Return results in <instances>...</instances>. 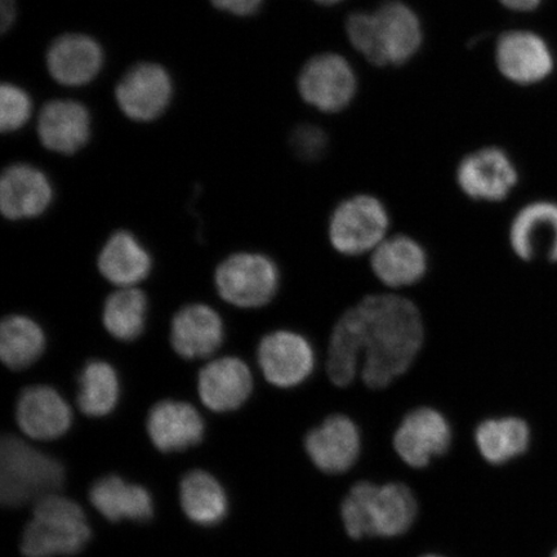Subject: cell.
Here are the masks:
<instances>
[{
  "label": "cell",
  "instance_id": "ffe728a7",
  "mask_svg": "<svg viewBox=\"0 0 557 557\" xmlns=\"http://www.w3.org/2000/svg\"><path fill=\"white\" fill-rule=\"evenodd\" d=\"M507 239L522 262H557V203L535 200L520 208L508 226Z\"/></svg>",
  "mask_w": 557,
  "mask_h": 557
},
{
  "label": "cell",
  "instance_id": "9a60e30c",
  "mask_svg": "<svg viewBox=\"0 0 557 557\" xmlns=\"http://www.w3.org/2000/svg\"><path fill=\"white\" fill-rule=\"evenodd\" d=\"M13 414L20 433L34 442L59 441L74 423L72 406L48 383H34L20 389Z\"/></svg>",
  "mask_w": 557,
  "mask_h": 557
},
{
  "label": "cell",
  "instance_id": "44dd1931",
  "mask_svg": "<svg viewBox=\"0 0 557 557\" xmlns=\"http://www.w3.org/2000/svg\"><path fill=\"white\" fill-rule=\"evenodd\" d=\"M53 198L50 178L37 166L12 164L0 178V212L5 220L38 219L50 209Z\"/></svg>",
  "mask_w": 557,
  "mask_h": 557
},
{
  "label": "cell",
  "instance_id": "30bf717a",
  "mask_svg": "<svg viewBox=\"0 0 557 557\" xmlns=\"http://www.w3.org/2000/svg\"><path fill=\"white\" fill-rule=\"evenodd\" d=\"M304 450L313 468L325 475H343L359 462L363 430L350 413L330 412L306 431Z\"/></svg>",
  "mask_w": 557,
  "mask_h": 557
},
{
  "label": "cell",
  "instance_id": "484cf974",
  "mask_svg": "<svg viewBox=\"0 0 557 557\" xmlns=\"http://www.w3.org/2000/svg\"><path fill=\"white\" fill-rule=\"evenodd\" d=\"M531 438L528 422L513 414L484 416L476 421L472 431L479 456L492 466H503L524 455Z\"/></svg>",
  "mask_w": 557,
  "mask_h": 557
},
{
  "label": "cell",
  "instance_id": "74e56055",
  "mask_svg": "<svg viewBox=\"0 0 557 557\" xmlns=\"http://www.w3.org/2000/svg\"><path fill=\"white\" fill-rule=\"evenodd\" d=\"M423 557H442V556H437V555H428V556H423Z\"/></svg>",
  "mask_w": 557,
  "mask_h": 557
},
{
  "label": "cell",
  "instance_id": "8992f818",
  "mask_svg": "<svg viewBox=\"0 0 557 557\" xmlns=\"http://www.w3.org/2000/svg\"><path fill=\"white\" fill-rule=\"evenodd\" d=\"M212 281L215 294L232 308L259 311L276 301L283 275L274 257L259 250H239L215 264Z\"/></svg>",
  "mask_w": 557,
  "mask_h": 557
},
{
  "label": "cell",
  "instance_id": "8fae6325",
  "mask_svg": "<svg viewBox=\"0 0 557 557\" xmlns=\"http://www.w3.org/2000/svg\"><path fill=\"white\" fill-rule=\"evenodd\" d=\"M298 94L320 113L337 114L350 107L358 95L359 79L351 62L336 52L313 55L302 66Z\"/></svg>",
  "mask_w": 557,
  "mask_h": 557
},
{
  "label": "cell",
  "instance_id": "277c9868",
  "mask_svg": "<svg viewBox=\"0 0 557 557\" xmlns=\"http://www.w3.org/2000/svg\"><path fill=\"white\" fill-rule=\"evenodd\" d=\"M64 465L16 434L0 442V500L5 507L37 504L64 486Z\"/></svg>",
  "mask_w": 557,
  "mask_h": 557
},
{
  "label": "cell",
  "instance_id": "ac0fdd59",
  "mask_svg": "<svg viewBox=\"0 0 557 557\" xmlns=\"http://www.w3.org/2000/svg\"><path fill=\"white\" fill-rule=\"evenodd\" d=\"M494 61L500 75L518 86H532L554 72L552 48L541 35L529 30H508L499 35Z\"/></svg>",
  "mask_w": 557,
  "mask_h": 557
},
{
  "label": "cell",
  "instance_id": "d590c367",
  "mask_svg": "<svg viewBox=\"0 0 557 557\" xmlns=\"http://www.w3.org/2000/svg\"><path fill=\"white\" fill-rule=\"evenodd\" d=\"M498 2L512 12H531L537 10L543 0H498Z\"/></svg>",
  "mask_w": 557,
  "mask_h": 557
},
{
  "label": "cell",
  "instance_id": "d6a6232c",
  "mask_svg": "<svg viewBox=\"0 0 557 557\" xmlns=\"http://www.w3.org/2000/svg\"><path fill=\"white\" fill-rule=\"evenodd\" d=\"M289 145L295 154L305 162H317L330 148V137L315 124H299L292 131Z\"/></svg>",
  "mask_w": 557,
  "mask_h": 557
},
{
  "label": "cell",
  "instance_id": "3957f363",
  "mask_svg": "<svg viewBox=\"0 0 557 557\" xmlns=\"http://www.w3.org/2000/svg\"><path fill=\"white\" fill-rule=\"evenodd\" d=\"M341 517L354 540L398 537L413 525L417 500L406 484L359 482L344 498Z\"/></svg>",
  "mask_w": 557,
  "mask_h": 557
},
{
  "label": "cell",
  "instance_id": "f35d334b",
  "mask_svg": "<svg viewBox=\"0 0 557 557\" xmlns=\"http://www.w3.org/2000/svg\"><path fill=\"white\" fill-rule=\"evenodd\" d=\"M553 557H557V552L554 554V556H553Z\"/></svg>",
  "mask_w": 557,
  "mask_h": 557
},
{
  "label": "cell",
  "instance_id": "5b68a950",
  "mask_svg": "<svg viewBox=\"0 0 557 557\" xmlns=\"http://www.w3.org/2000/svg\"><path fill=\"white\" fill-rule=\"evenodd\" d=\"M393 219L383 200L358 193L339 200L326 220L325 238L339 259L361 260L392 235Z\"/></svg>",
  "mask_w": 557,
  "mask_h": 557
},
{
  "label": "cell",
  "instance_id": "4fadbf2b",
  "mask_svg": "<svg viewBox=\"0 0 557 557\" xmlns=\"http://www.w3.org/2000/svg\"><path fill=\"white\" fill-rule=\"evenodd\" d=\"M519 183L512 159L498 146H484L466 154L456 170V184L476 203H500Z\"/></svg>",
  "mask_w": 557,
  "mask_h": 557
},
{
  "label": "cell",
  "instance_id": "5bb4252c",
  "mask_svg": "<svg viewBox=\"0 0 557 557\" xmlns=\"http://www.w3.org/2000/svg\"><path fill=\"white\" fill-rule=\"evenodd\" d=\"M195 382L201 406L215 414L238 412L252 399L256 388L252 369L236 355L208 361Z\"/></svg>",
  "mask_w": 557,
  "mask_h": 557
},
{
  "label": "cell",
  "instance_id": "7c38bea8",
  "mask_svg": "<svg viewBox=\"0 0 557 557\" xmlns=\"http://www.w3.org/2000/svg\"><path fill=\"white\" fill-rule=\"evenodd\" d=\"M433 268L429 250L416 236L392 234L367 259L371 278L381 290L404 294L426 282Z\"/></svg>",
  "mask_w": 557,
  "mask_h": 557
},
{
  "label": "cell",
  "instance_id": "603a6c76",
  "mask_svg": "<svg viewBox=\"0 0 557 557\" xmlns=\"http://www.w3.org/2000/svg\"><path fill=\"white\" fill-rule=\"evenodd\" d=\"M48 73L66 87H82L92 82L103 66L99 41L86 34H65L52 41L46 55Z\"/></svg>",
  "mask_w": 557,
  "mask_h": 557
},
{
  "label": "cell",
  "instance_id": "e0dca14e",
  "mask_svg": "<svg viewBox=\"0 0 557 557\" xmlns=\"http://www.w3.org/2000/svg\"><path fill=\"white\" fill-rule=\"evenodd\" d=\"M149 441L160 453L185 451L205 441V417L190 401L164 398L149 408L145 418Z\"/></svg>",
  "mask_w": 557,
  "mask_h": 557
},
{
  "label": "cell",
  "instance_id": "8d00e7d4",
  "mask_svg": "<svg viewBox=\"0 0 557 557\" xmlns=\"http://www.w3.org/2000/svg\"><path fill=\"white\" fill-rule=\"evenodd\" d=\"M312 2H315L319 5L332 7L343 3L344 0H312Z\"/></svg>",
  "mask_w": 557,
  "mask_h": 557
},
{
  "label": "cell",
  "instance_id": "9c48e42d",
  "mask_svg": "<svg viewBox=\"0 0 557 557\" xmlns=\"http://www.w3.org/2000/svg\"><path fill=\"white\" fill-rule=\"evenodd\" d=\"M451 418L433 403L409 407L396 421L392 444L403 463L414 470L429 468L448 455L455 443Z\"/></svg>",
  "mask_w": 557,
  "mask_h": 557
},
{
  "label": "cell",
  "instance_id": "7402d4cb",
  "mask_svg": "<svg viewBox=\"0 0 557 557\" xmlns=\"http://www.w3.org/2000/svg\"><path fill=\"white\" fill-rule=\"evenodd\" d=\"M96 269L113 287L131 288L148 281L154 270V259L137 235L121 228L102 244L96 257Z\"/></svg>",
  "mask_w": 557,
  "mask_h": 557
},
{
  "label": "cell",
  "instance_id": "52a82bcc",
  "mask_svg": "<svg viewBox=\"0 0 557 557\" xmlns=\"http://www.w3.org/2000/svg\"><path fill=\"white\" fill-rule=\"evenodd\" d=\"M90 528L82 507L74 500L52 494L35 504L26 525L21 552L26 557L72 556L90 540Z\"/></svg>",
  "mask_w": 557,
  "mask_h": 557
},
{
  "label": "cell",
  "instance_id": "d4e9b609",
  "mask_svg": "<svg viewBox=\"0 0 557 557\" xmlns=\"http://www.w3.org/2000/svg\"><path fill=\"white\" fill-rule=\"evenodd\" d=\"M89 111L81 102L54 100L41 108L37 134L46 149L73 156L85 148L90 137Z\"/></svg>",
  "mask_w": 557,
  "mask_h": 557
},
{
  "label": "cell",
  "instance_id": "d6986e66",
  "mask_svg": "<svg viewBox=\"0 0 557 557\" xmlns=\"http://www.w3.org/2000/svg\"><path fill=\"white\" fill-rule=\"evenodd\" d=\"M173 96L169 72L154 62L132 66L115 88V99L125 116L135 122H151L164 114Z\"/></svg>",
  "mask_w": 557,
  "mask_h": 557
},
{
  "label": "cell",
  "instance_id": "83f0119b",
  "mask_svg": "<svg viewBox=\"0 0 557 557\" xmlns=\"http://www.w3.org/2000/svg\"><path fill=\"white\" fill-rule=\"evenodd\" d=\"M47 334L32 315L10 312L0 323V360L12 372L25 371L44 358Z\"/></svg>",
  "mask_w": 557,
  "mask_h": 557
},
{
  "label": "cell",
  "instance_id": "1f68e13d",
  "mask_svg": "<svg viewBox=\"0 0 557 557\" xmlns=\"http://www.w3.org/2000/svg\"><path fill=\"white\" fill-rule=\"evenodd\" d=\"M32 113L33 102L26 90L12 83H3L0 88V129L3 134L23 128Z\"/></svg>",
  "mask_w": 557,
  "mask_h": 557
},
{
  "label": "cell",
  "instance_id": "4316f807",
  "mask_svg": "<svg viewBox=\"0 0 557 557\" xmlns=\"http://www.w3.org/2000/svg\"><path fill=\"white\" fill-rule=\"evenodd\" d=\"M121 375L110 361L94 358L76 374L75 404L89 420H102L115 412L121 403Z\"/></svg>",
  "mask_w": 557,
  "mask_h": 557
},
{
  "label": "cell",
  "instance_id": "f1b7e54d",
  "mask_svg": "<svg viewBox=\"0 0 557 557\" xmlns=\"http://www.w3.org/2000/svg\"><path fill=\"white\" fill-rule=\"evenodd\" d=\"M89 500L110 521H148L154 515L151 494L117 475L103 476L89 491Z\"/></svg>",
  "mask_w": 557,
  "mask_h": 557
},
{
  "label": "cell",
  "instance_id": "7a4b0ae2",
  "mask_svg": "<svg viewBox=\"0 0 557 557\" xmlns=\"http://www.w3.org/2000/svg\"><path fill=\"white\" fill-rule=\"evenodd\" d=\"M345 30L354 50L379 67L407 64L423 45L421 18L401 0H386L372 12L351 13Z\"/></svg>",
  "mask_w": 557,
  "mask_h": 557
},
{
  "label": "cell",
  "instance_id": "836d02e7",
  "mask_svg": "<svg viewBox=\"0 0 557 557\" xmlns=\"http://www.w3.org/2000/svg\"><path fill=\"white\" fill-rule=\"evenodd\" d=\"M263 2L264 0H211L215 9L240 17L256 15Z\"/></svg>",
  "mask_w": 557,
  "mask_h": 557
},
{
  "label": "cell",
  "instance_id": "f546056e",
  "mask_svg": "<svg viewBox=\"0 0 557 557\" xmlns=\"http://www.w3.org/2000/svg\"><path fill=\"white\" fill-rule=\"evenodd\" d=\"M150 299L139 287L116 288L104 297L101 324L117 343L134 344L148 326Z\"/></svg>",
  "mask_w": 557,
  "mask_h": 557
},
{
  "label": "cell",
  "instance_id": "e575fe53",
  "mask_svg": "<svg viewBox=\"0 0 557 557\" xmlns=\"http://www.w3.org/2000/svg\"><path fill=\"white\" fill-rule=\"evenodd\" d=\"M0 24L2 32L7 33L11 29L16 20V2L15 0H0Z\"/></svg>",
  "mask_w": 557,
  "mask_h": 557
},
{
  "label": "cell",
  "instance_id": "4dcf8cb0",
  "mask_svg": "<svg viewBox=\"0 0 557 557\" xmlns=\"http://www.w3.org/2000/svg\"><path fill=\"white\" fill-rule=\"evenodd\" d=\"M180 500L195 524L212 527L226 518L228 500L224 486L205 470L185 473L180 483Z\"/></svg>",
  "mask_w": 557,
  "mask_h": 557
},
{
  "label": "cell",
  "instance_id": "2e32d148",
  "mask_svg": "<svg viewBox=\"0 0 557 557\" xmlns=\"http://www.w3.org/2000/svg\"><path fill=\"white\" fill-rule=\"evenodd\" d=\"M225 339L224 319L211 305L187 302L173 312L169 341L178 358L186 361L212 358Z\"/></svg>",
  "mask_w": 557,
  "mask_h": 557
},
{
  "label": "cell",
  "instance_id": "6da1fadb",
  "mask_svg": "<svg viewBox=\"0 0 557 557\" xmlns=\"http://www.w3.org/2000/svg\"><path fill=\"white\" fill-rule=\"evenodd\" d=\"M359 326L360 380L368 393H386L406 380L426 350L429 330L413 297L372 290L352 305Z\"/></svg>",
  "mask_w": 557,
  "mask_h": 557
},
{
  "label": "cell",
  "instance_id": "ba28073f",
  "mask_svg": "<svg viewBox=\"0 0 557 557\" xmlns=\"http://www.w3.org/2000/svg\"><path fill=\"white\" fill-rule=\"evenodd\" d=\"M256 364L270 387L296 392L315 377L318 348L302 331L278 326L264 333L257 343Z\"/></svg>",
  "mask_w": 557,
  "mask_h": 557
},
{
  "label": "cell",
  "instance_id": "cb8c5ba5",
  "mask_svg": "<svg viewBox=\"0 0 557 557\" xmlns=\"http://www.w3.org/2000/svg\"><path fill=\"white\" fill-rule=\"evenodd\" d=\"M361 350L357 315L347 308L334 320L325 339L323 372L337 392H347L360 380Z\"/></svg>",
  "mask_w": 557,
  "mask_h": 557
}]
</instances>
